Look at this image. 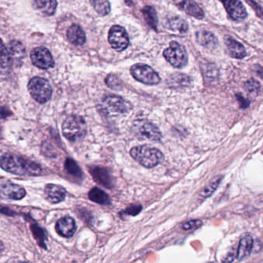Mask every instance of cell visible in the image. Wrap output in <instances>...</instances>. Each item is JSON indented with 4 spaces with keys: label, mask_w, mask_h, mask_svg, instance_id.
I'll use <instances>...</instances> for the list:
<instances>
[{
    "label": "cell",
    "mask_w": 263,
    "mask_h": 263,
    "mask_svg": "<svg viewBox=\"0 0 263 263\" xmlns=\"http://www.w3.org/2000/svg\"><path fill=\"white\" fill-rule=\"evenodd\" d=\"M31 229L33 230V236L36 238L39 246H43V248H44L43 245H45V236L43 229H40L37 226H33V227H31Z\"/></svg>",
    "instance_id": "cell-34"
},
{
    "label": "cell",
    "mask_w": 263,
    "mask_h": 263,
    "mask_svg": "<svg viewBox=\"0 0 263 263\" xmlns=\"http://www.w3.org/2000/svg\"><path fill=\"white\" fill-rule=\"evenodd\" d=\"M163 55L166 60L175 68H183L188 64V53L185 46L178 42H171L169 47L164 50Z\"/></svg>",
    "instance_id": "cell-7"
},
{
    "label": "cell",
    "mask_w": 263,
    "mask_h": 263,
    "mask_svg": "<svg viewBox=\"0 0 263 263\" xmlns=\"http://www.w3.org/2000/svg\"><path fill=\"white\" fill-rule=\"evenodd\" d=\"M0 167L19 176H36L43 171L41 166L35 161L13 154H4L0 157Z\"/></svg>",
    "instance_id": "cell-1"
},
{
    "label": "cell",
    "mask_w": 263,
    "mask_h": 263,
    "mask_svg": "<svg viewBox=\"0 0 263 263\" xmlns=\"http://www.w3.org/2000/svg\"><path fill=\"white\" fill-rule=\"evenodd\" d=\"M236 256H235L233 253H229L227 257H226V260H223V262H226V263H231V262H233L236 258Z\"/></svg>",
    "instance_id": "cell-40"
},
{
    "label": "cell",
    "mask_w": 263,
    "mask_h": 263,
    "mask_svg": "<svg viewBox=\"0 0 263 263\" xmlns=\"http://www.w3.org/2000/svg\"><path fill=\"white\" fill-rule=\"evenodd\" d=\"M30 58L33 65L38 68L48 70L54 67V60L51 53L43 46L33 49L30 53Z\"/></svg>",
    "instance_id": "cell-10"
},
{
    "label": "cell",
    "mask_w": 263,
    "mask_h": 263,
    "mask_svg": "<svg viewBox=\"0 0 263 263\" xmlns=\"http://www.w3.org/2000/svg\"><path fill=\"white\" fill-rule=\"evenodd\" d=\"M132 132L136 137L141 140L159 141L162 137L161 131L152 122L145 120L135 121L132 125Z\"/></svg>",
    "instance_id": "cell-6"
},
{
    "label": "cell",
    "mask_w": 263,
    "mask_h": 263,
    "mask_svg": "<svg viewBox=\"0 0 263 263\" xmlns=\"http://www.w3.org/2000/svg\"><path fill=\"white\" fill-rule=\"evenodd\" d=\"M88 197H89L90 200L95 203L100 204V205H109L111 204V198L109 195L105 191H103L98 187H94L89 191Z\"/></svg>",
    "instance_id": "cell-23"
},
{
    "label": "cell",
    "mask_w": 263,
    "mask_h": 263,
    "mask_svg": "<svg viewBox=\"0 0 263 263\" xmlns=\"http://www.w3.org/2000/svg\"><path fill=\"white\" fill-rule=\"evenodd\" d=\"M226 44L229 50L231 57L236 59H243L246 56V49L243 44L236 41L233 38L227 37Z\"/></svg>",
    "instance_id": "cell-20"
},
{
    "label": "cell",
    "mask_w": 263,
    "mask_h": 263,
    "mask_svg": "<svg viewBox=\"0 0 263 263\" xmlns=\"http://www.w3.org/2000/svg\"><path fill=\"white\" fill-rule=\"evenodd\" d=\"M64 169L68 175L75 178L77 181H81L84 174L80 166L72 158H67L64 164Z\"/></svg>",
    "instance_id": "cell-24"
},
{
    "label": "cell",
    "mask_w": 263,
    "mask_h": 263,
    "mask_svg": "<svg viewBox=\"0 0 263 263\" xmlns=\"http://www.w3.org/2000/svg\"><path fill=\"white\" fill-rule=\"evenodd\" d=\"M253 246H254V241L251 236H245L242 238L241 240L239 242V248H238L237 255L236 258L238 260H243L245 259L248 258L253 251Z\"/></svg>",
    "instance_id": "cell-18"
},
{
    "label": "cell",
    "mask_w": 263,
    "mask_h": 263,
    "mask_svg": "<svg viewBox=\"0 0 263 263\" xmlns=\"http://www.w3.org/2000/svg\"><path fill=\"white\" fill-rule=\"evenodd\" d=\"M105 82L111 89L115 90V91H120V90L122 89V81L115 74L108 75L105 80Z\"/></svg>",
    "instance_id": "cell-32"
},
{
    "label": "cell",
    "mask_w": 263,
    "mask_h": 263,
    "mask_svg": "<svg viewBox=\"0 0 263 263\" xmlns=\"http://www.w3.org/2000/svg\"><path fill=\"white\" fill-rule=\"evenodd\" d=\"M28 91L32 98L39 104H45L50 101L53 93L49 81L39 77L31 79L28 84Z\"/></svg>",
    "instance_id": "cell-5"
},
{
    "label": "cell",
    "mask_w": 263,
    "mask_h": 263,
    "mask_svg": "<svg viewBox=\"0 0 263 263\" xmlns=\"http://www.w3.org/2000/svg\"><path fill=\"white\" fill-rule=\"evenodd\" d=\"M2 138V126L0 125V139Z\"/></svg>",
    "instance_id": "cell-42"
},
{
    "label": "cell",
    "mask_w": 263,
    "mask_h": 263,
    "mask_svg": "<svg viewBox=\"0 0 263 263\" xmlns=\"http://www.w3.org/2000/svg\"><path fill=\"white\" fill-rule=\"evenodd\" d=\"M131 74L135 80L147 85H156L161 82V77L157 72L143 63H137L132 66Z\"/></svg>",
    "instance_id": "cell-8"
},
{
    "label": "cell",
    "mask_w": 263,
    "mask_h": 263,
    "mask_svg": "<svg viewBox=\"0 0 263 263\" xmlns=\"http://www.w3.org/2000/svg\"><path fill=\"white\" fill-rule=\"evenodd\" d=\"M222 180V176L216 177L212 182L209 183V185H207V186L201 191L200 196L204 198L210 197L211 195L215 192V190L217 189L218 187L220 185Z\"/></svg>",
    "instance_id": "cell-30"
},
{
    "label": "cell",
    "mask_w": 263,
    "mask_h": 263,
    "mask_svg": "<svg viewBox=\"0 0 263 263\" xmlns=\"http://www.w3.org/2000/svg\"><path fill=\"white\" fill-rule=\"evenodd\" d=\"M165 26L175 33H185L188 30V22L178 15L168 18L166 20Z\"/></svg>",
    "instance_id": "cell-19"
},
{
    "label": "cell",
    "mask_w": 263,
    "mask_h": 263,
    "mask_svg": "<svg viewBox=\"0 0 263 263\" xmlns=\"http://www.w3.org/2000/svg\"><path fill=\"white\" fill-rule=\"evenodd\" d=\"M108 41L111 47L117 51H123L129 45V34L122 26L115 25L110 29Z\"/></svg>",
    "instance_id": "cell-9"
},
{
    "label": "cell",
    "mask_w": 263,
    "mask_h": 263,
    "mask_svg": "<svg viewBox=\"0 0 263 263\" xmlns=\"http://www.w3.org/2000/svg\"><path fill=\"white\" fill-rule=\"evenodd\" d=\"M36 6L45 15H53L57 10V0H37Z\"/></svg>",
    "instance_id": "cell-27"
},
{
    "label": "cell",
    "mask_w": 263,
    "mask_h": 263,
    "mask_svg": "<svg viewBox=\"0 0 263 263\" xmlns=\"http://www.w3.org/2000/svg\"><path fill=\"white\" fill-rule=\"evenodd\" d=\"M196 39L199 44L207 48H213L217 45V39L213 33L208 31H199L196 33Z\"/></svg>",
    "instance_id": "cell-26"
},
{
    "label": "cell",
    "mask_w": 263,
    "mask_h": 263,
    "mask_svg": "<svg viewBox=\"0 0 263 263\" xmlns=\"http://www.w3.org/2000/svg\"><path fill=\"white\" fill-rule=\"evenodd\" d=\"M174 5L185 13L198 19L205 17L203 9L194 0H173Z\"/></svg>",
    "instance_id": "cell-14"
},
{
    "label": "cell",
    "mask_w": 263,
    "mask_h": 263,
    "mask_svg": "<svg viewBox=\"0 0 263 263\" xmlns=\"http://www.w3.org/2000/svg\"><path fill=\"white\" fill-rule=\"evenodd\" d=\"M142 13H143V17L145 19L146 22L148 24V26L157 30L158 18H157V12H156L154 7L146 5L142 9Z\"/></svg>",
    "instance_id": "cell-28"
},
{
    "label": "cell",
    "mask_w": 263,
    "mask_h": 263,
    "mask_svg": "<svg viewBox=\"0 0 263 263\" xmlns=\"http://www.w3.org/2000/svg\"><path fill=\"white\" fill-rule=\"evenodd\" d=\"M245 89L251 95L257 96L260 92L261 85L260 82L256 81L255 79H250L245 83Z\"/></svg>",
    "instance_id": "cell-31"
},
{
    "label": "cell",
    "mask_w": 263,
    "mask_h": 263,
    "mask_svg": "<svg viewBox=\"0 0 263 263\" xmlns=\"http://www.w3.org/2000/svg\"><path fill=\"white\" fill-rule=\"evenodd\" d=\"M69 42L75 46H82L86 42V35L84 29L77 24L72 25L67 32Z\"/></svg>",
    "instance_id": "cell-17"
},
{
    "label": "cell",
    "mask_w": 263,
    "mask_h": 263,
    "mask_svg": "<svg viewBox=\"0 0 263 263\" xmlns=\"http://www.w3.org/2000/svg\"><path fill=\"white\" fill-rule=\"evenodd\" d=\"M131 156L139 164L147 168H152L164 161V156L161 150L147 145L137 146L130 151Z\"/></svg>",
    "instance_id": "cell-2"
},
{
    "label": "cell",
    "mask_w": 263,
    "mask_h": 263,
    "mask_svg": "<svg viewBox=\"0 0 263 263\" xmlns=\"http://www.w3.org/2000/svg\"><path fill=\"white\" fill-rule=\"evenodd\" d=\"M56 230L63 237L70 238L74 236L77 230L75 220L70 216L61 218L57 221Z\"/></svg>",
    "instance_id": "cell-15"
},
{
    "label": "cell",
    "mask_w": 263,
    "mask_h": 263,
    "mask_svg": "<svg viewBox=\"0 0 263 263\" xmlns=\"http://www.w3.org/2000/svg\"><path fill=\"white\" fill-rule=\"evenodd\" d=\"M0 212L5 214V215H12L14 213V212H12L9 209H7L5 207L1 206L0 205Z\"/></svg>",
    "instance_id": "cell-39"
},
{
    "label": "cell",
    "mask_w": 263,
    "mask_h": 263,
    "mask_svg": "<svg viewBox=\"0 0 263 263\" xmlns=\"http://www.w3.org/2000/svg\"><path fill=\"white\" fill-rule=\"evenodd\" d=\"M94 9L101 15H107L111 12L109 0H91Z\"/></svg>",
    "instance_id": "cell-29"
},
{
    "label": "cell",
    "mask_w": 263,
    "mask_h": 263,
    "mask_svg": "<svg viewBox=\"0 0 263 263\" xmlns=\"http://www.w3.org/2000/svg\"><path fill=\"white\" fill-rule=\"evenodd\" d=\"M142 211V206L140 205H131L127 207L125 210L122 211V215H128V216H136L140 214Z\"/></svg>",
    "instance_id": "cell-33"
},
{
    "label": "cell",
    "mask_w": 263,
    "mask_h": 263,
    "mask_svg": "<svg viewBox=\"0 0 263 263\" xmlns=\"http://www.w3.org/2000/svg\"><path fill=\"white\" fill-rule=\"evenodd\" d=\"M87 131L85 120L79 115L68 117L62 126L63 136L72 142L78 141L84 138L87 134Z\"/></svg>",
    "instance_id": "cell-4"
},
{
    "label": "cell",
    "mask_w": 263,
    "mask_h": 263,
    "mask_svg": "<svg viewBox=\"0 0 263 263\" xmlns=\"http://www.w3.org/2000/svg\"><path fill=\"white\" fill-rule=\"evenodd\" d=\"M236 98H237L238 101H239V104H240V107L242 108H248L250 106V102L248 100L246 99V98L242 96L241 94H237L236 95Z\"/></svg>",
    "instance_id": "cell-37"
},
{
    "label": "cell",
    "mask_w": 263,
    "mask_h": 263,
    "mask_svg": "<svg viewBox=\"0 0 263 263\" xmlns=\"http://www.w3.org/2000/svg\"><path fill=\"white\" fill-rule=\"evenodd\" d=\"M3 250H4L3 243H2V242L0 241V253H2V252L3 251Z\"/></svg>",
    "instance_id": "cell-41"
},
{
    "label": "cell",
    "mask_w": 263,
    "mask_h": 263,
    "mask_svg": "<svg viewBox=\"0 0 263 263\" xmlns=\"http://www.w3.org/2000/svg\"><path fill=\"white\" fill-rule=\"evenodd\" d=\"M191 82L190 77L185 74H173L172 76L169 77L167 84L171 88H175V89H182L185 87H188Z\"/></svg>",
    "instance_id": "cell-25"
},
{
    "label": "cell",
    "mask_w": 263,
    "mask_h": 263,
    "mask_svg": "<svg viewBox=\"0 0 263 263\" xmlns=\"http://www.w3.org/2000/svg\"><path fill=\"white\" fill-rule=\"evenodd\" d=\"M12 64L9 50L2 39H0V73H7L12 67Z\"/></svg>",
    "instance_id": "cell-22"
},
{
    "label": "cell",
    "mask_w": 263,
    "mask_h": 263,
    "mask_svg": "<svg viewBox=\"0 0 263 263\" xmlns=\"http://www.w3.org/2000/svg\"><path fill=\"white\" fill-rule=\"evenodd\" d=\"M90 173L94 181L105 188L111 189L115 186L113 176L106 167H99V166L92 167L90 168Z\"/></svg>",
    "instance_id": "cell-11"
},
{
    "label": "cell",
    "mask_w": 263,
    "mask_h": 263,
    "mask_svg": "<svg viewBox=\"0 0 263 263\" xmlns=\"http://www.w3.org/2000/svg\"><path fill=\"white\" fill-rule=\"evenodd\" d=\"M131 103L122 97L110 95L104 98L98 105V110L103 116L125 115L132 110Z\"/></svg>",
    "instance_id": "cell-3"
},
{
    "label": "cell",
    "mask_w": 263,
    "mask_h": 263,
    "mask_svg": "<svg viewBox=\"0 0 263 263\" xmlns=\"http://www.w3.org/2000/svg\"><path fill=\"white\" fill-rule=\"evenodd\" d=\"M7 49L9 50L12 63H15V62L19 63V62L22 61V59L25 57V54H26V50H25L23 45L21 42L17 41V40L11 41Z\"/></svg>",
    "instance_id": "cell-21"
},
{
    "label": "cell",
    "mask_w": 263,
    "mask_h": 263,
    "mask_svg": "<svg viewBox=\"0 0 263 263\" xmlns=\"http://www.w3.org/2000/svg\"><path fill=\"white\" fill-rule=\"evenodd\" d=\"M12 115L10 111L5 108H0V118H6Z\"/></svg>",
    "instance_id": "cell-38"
},
{
    "label": "cell",
    "mask_w": 263,
    "mask_h": 263,
    "mask_svg": "<svg viewBox=\"0 0 263 263\" xmlns=\"http://www.w3.org/2000/svg\"><path fill=\"white\" fill-rule=\"evenodd\" d=\"M230 17L235 21H243L247 17V12L239 0H220Z\"/></svg>",
    "instance_id": "cell-12"
},
{
    "label": "cell",
    "mask_w": 263,
    "mask_h": 263,
    "mask_svg": "<svg viewBox=\"0 0 263 263\" xmlns=\"http://www.w3.org/2000/svg\"><path fill=\"white\" fill-rule=\"evenodd\" d=\"M206 72H205V74L208 78H210V77H215V76L217 75V74H215V72H217V68L215 67V65H212V64H208L207 65Z\"/></svg>",
    "instance_id": "cell-36"
},
{
    "label": "cell",
    "mask_w": 263,
    "mask_h": 263,
    "mask_svg": "<svg viewBox=\"0 0 263 263\" xmlns=\"http://www.w3.org/2000/svg\"><path fill=\"white\" fill-rule=\"evenodd\" d=\"M202 222L198 219L195 220L188 221L182 225V229L185 231L192 230V229H197L202 226Z\"/></svg>",
    "instance_id": "cell-35"
},
{
    "label": "cell",
    "mask_w": 263,
    "mask_h": 263,
    "mask_svg": "<svg viewBox=\"0 0 263 263\" xmlns=\"http://www.w3.org/2000/svg\"><path fill=\"white\" fill-rule=\"evenodd\" d=\"M66 190L63 187L54 184H49L45 188V196L53 204L60 203L65 199Z\"/></svg>",
    "instance_id": "cell-16"
},
{
    "label": "cell",
    "mask_w": 263,
    "mask_h": 263,
    "mask_svg": "<svg viewBox=\"0 0 263 263\" xmlns=\"http://www.w3.org/2000/svg\"><path fill=\"white\" fill-rule=\"evenodd\" d=\"M26 195V190L21 185L7 183L0 185V198L11 200H20Z\"/></svg>",
    "instance_id": "cell-13"
}]
</instances>
